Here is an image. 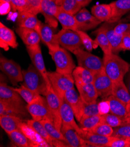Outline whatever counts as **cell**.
I'll use <instances>...</instances> for the list:
<instances>
[{
  "label": "cell",
  "mask_w": 130,
  "mask_h": 147,
  "mask_svg": "<svg viewBox=\"0 0 130 147\" xmlns=\"http://www.w3.org/2000/svg\"><path fill=\"white\" fill-rule=\"evenodd\" d=\"M0 47L5 51H8L9 47L16 49L18 47L15 33L2 22H0Z\"/></svg>",
  "instance_id": "19"
},
{
  "label": "cell",
  "mask_w": 130,
  "mask_h": 147,
  "mask_svg": "<svg viewBox=\"0 0 130 147\" xmlns=\"http://www.w3.org/2000/svg\"><path fill=\"white\" fill-rule=\"evenodd\" d=\"M97 115H100L99 109V103L96 102L92 104H85L82 119L83 118V117L94 116Z\"/></svg>",
  "instance_id": "46"
},
{
  "label": "cell",
  "mask_w": 130,
  "mask_h": 147,
  "mask_svg": "<svg viewBox=\"0 0 130 147\" xmlns=\"http://www.w3.org/2000/svg\"><path fill=\"white\" fill-rule=\"evenodd\" d=\"M113 81L103 69L95 75L93 84L99 97L106 100L112 94Z\"/></svg>",
  "instance_id": "10"
},
{
  "label": "cell",
  "mask_w": 130,
  "mask_h": 147,
  "mask_svg": "<svg viewBox=\"0 0 130 147\" xmlns=\"http://www.w3.org/2000/svg\"><path fill=\"white\" fill-rule=\"evenodd\" d=\"M95 32L97 33L95 40L103 51L104 54L110 55L112 53L111 47L103 26L100 27Z\"/></svg>",
  "instance_id": "36"
},
{
  "label": "cell",
  "mask_w": 130,
  "mask_h": 147,
  "mask_svg": "<svg viewBox=\"0 0 130 147\" xmlns=\"http://www.w3.org/2000/svg\"><path fill=\"white\" fill-rule=\"evenodd\" d=\"M16 32L26 47L39 45L41 40L39 34L35 29L18 26L16 29Z\"/></svg>",
  "instance_id": "25"
},
{
  "label": "cell",
  "mask_w": 130,
  "mask_h": 147,
  "mask_svg": "<svg viewBox=\"0 0 130 147\" xmlns=\"http://www.w3.org/2000/svg\"><path fill=\"white\" fill-rule=\"evenodd\" d=\"M79 94L85 104H92L97 102L99 97L93 83L76 86Z\"/></svg>",
  "instance_id": "29"
},
{
  "label": "cell",
  "mask_w": 130,
  "mask_h": 147,
  "mask_svg": "<svg viewBox=\"0 0 130 147\" xmlns=\"http://www.w3.org/2000/svg\"><path fill=\"white\" fill-rule=\"evenodd\" d=\"M48 77L53 89L60 99L64 98V93L67 90L74 88L75 83L73 74H61L56 71H48Z\"/></svg>",
  "instance_id": "4"
},
{
  "label": "cell",
  "mask_w": 130,
  "mask_h": 147,
  "mask_svg": "<svg viewBox=\"0 0 130 147\" xmlns=\"http://www.w3.org/2000/svg\"><path fill=\"white\" fill-rule=\"evenodd\" d=\"M26 49L29 55L33 65L41 73L42 76L44 77L47 82V84H50L48 77V71L46 68L41 49L39 44L32 47H26Z\"/></svg>",
  "instance_id": "12"
},
{
  "label": "cell",
  "mask_w": 130,
  "mask_h": 147,
  "mask_svg": "<svg viewBox=\"0 0 130 147\" xmlns=\"http://www.w3.org/2000/svg\"><path fill=\"white\" fill-rule=\"evenodd\" d=\"M79 134L87 143L88 146L108 147L110 142L115 138L112 136L106 137L100 136L82 129H81Z\"/></svg>",
  "instance_id": "15"
},
{
  "label": "cell",
  "mask_w": 130,
  "mask_h": 147,
  "mask_svg": "<svg viewBox=\"0 0 130 147\" xmlns=\"http://www.w3.org/2000/svg\"><path fill=\"white\" fill-rule=\"evenodd\" d=\"M20 129L30 141L33 142L35 147L50 146L49 144L33 128L29 125L26 121H23L21 124Z\"/></svg>",
  "instance_id": "23"
},
{
  "label": "cell",
  "mask_w": 130,
  "mask_h": 147,
  "mask_svg": "<svg viewBox=\"0 0 130 147\" xmlns=\"http://www.w3.org/2000/svg\"><path fill=\"white\" fill-rule=\"evenodd\" d=\"M103 70L113 82L123 81L126 73L129 71L130 65L117 54H104Z\"/></svg>",
  "instance_id": "1"
},
{
  "label": "cell",
  "mask_w": 130,
  "mask_h": 147,
  "mask_svg": "<svg viewBox=\"0 0 130 147\" xmlns=\"http://www.w3.org/2000/svg\"><path fill=\"white\" fill-rule=\"evenodd\" d=\"M0 100L12 104L25 105L23 99L14 88L5 83L0 84Z\"/></svg>",
  "instance_id": "20"
},
{
  "label": "cell",
  "mask_w": 130,
  "mask_h": 147,
  "mask_svg": "<svg viewBox=\"0 0 130 147\" xmlns=\"http://www.w3.org/2000/svg\"><path fill=\"white\" fill-rule=\"evenodd\" d=\"M73 76L76 86L93 83L94 81L95 75L89 70L79 66L74 70Z\"/></svg>",
  "instance_id": "31"
},
{
  "label": "cell",
  "mask_w": 130,
  "mask_h": 147,
  "mask_svg": "<svg viewBox=\"0 0 130 147\" xmlns=\"http://www.w3.org/2000/svg\"><path fill=\"white\" fill-rule=\"evenodd\" d=\"M24 120L19 117L12 115H0V125L7 134L21 129L20 125Z\"/></svg>",
  "instance_id": "32"
},
{
  "label": "cell",
  "mask_w": 130,
  "mask_h": 147,
  "mask_svg": "<svg viewBox=\"0 0 130 147\" xmlns=\"http://www.w3.org/2000/svg\"><path fill=\"white\" fill-rule=\"evenodd\" d=\"M4 1H7V2L10 3V0H4Z\"/></svg>",
  "instance_id": "56"
},
{
  "label": "cell",
  "mask_w": 130,
  "mask_h": 147,
  "mask_svg": "<svg viewBox=\"0 0 130 147\" xmlns=\"http://www.w3.org/2000/svg\"><path fill=\"white\" fill-rule=\"evenodd\" d=\"M28 113L25 105L12 104L0 100V115L16 116L23 119Z\"/></svg>",
  "instance_id": "16"
},
{
  "label": "cell",
  "mask_w": 130,
  "mask_h": 147,
  "mask_svg": "<svg viewBox=\"0 0 130 147\" xmlns=\"http://www.w3.org/2000/svg\"><path fill=\"white\" fill-rule=\"evenodd\" d=\"M12 143L20 147H35V145L30 141L21 129L13 131L7 134Z\"/></svg>",
  "instance_id": "35"
},
{
  "label": "cell",
  "mask_w": 130,
  "mask_h": 147,
  "mask_svg": "<svg viewBox=\"0 0 130 147\" xmlns=\"http://www.w3.org/2000/svg\"><path fill=\"white\" fill-rule=\"evenodd\" d=\"M73 53L76 56L78 66L89 70L93 75L103 69V59L90 52L79 48L74 51Z\"/></svg>",
  "instance_id": "5"
},
{
  "label": "cell",
  "mask_w": 130,
  "mask_h": 147,
  "mask_svg": "<svg viewBox=\"0 0 130 147\" xmlns=\"http://www.w3.org/2000/svg\"><path fill=\"white\" fill-rule=\"evenodd\" d=\"M55 37L59 45L71 52L82 48L83 45L78 32L71 29H62L55 34Z\"/></svg>",
  "instance_id": "7"
},
{
  "label": "cell",
  "mask_w": 130,
  "mask_h": 147,
  "mask_svg": "<svg viewBox=\"0 0 130 147\" xmlns=\"http://www.w3.org/2000/svg\"><path fill=\"white\" fill-rule=\"evenodd\" d=\"M11 5L10 3L4 1V0H0V8H1L0 13L1 16L8 14L11 10Z\"/></svg>",
  "instance_id": "51"
},
{
  "label": "cell",
  "mask_w": 130,
  "mask_h": 147,
  "mask_svg": "<svg viewBox=\"0 0 130 147\" xmlns=\"http://www.w3.org/2000/svg\"><path fill=\"white\" fill-rule=\"evenodd\" d=\"M77 1L82 7H84L89 5L92 0H77Z\"/></svg>",
  "instance_id": "53"
},
{
  "label": "cell",
  "mask_w": 130,
  "mask_h": 147,
  "mask_svg": "<svg viewBox=\"0 0 130 147\" xmlns=\"http://www.w3.org/2000/svg\"><path fill=\"white\" fill-rule=\"evenodd\" d=\"M53 1H56V0H53Z\"/></svg>",
  "instance_id": "58"
},
{
  "label": "cell",
  "mask_w": 130,
  "mask_h": 147,
  "mask_svg": "<svg viewBox=\"0 0 130 147\" xmlns=\"http://www.w3.org/2000/svg\"><path fill=\"white\" fill-rule=\"evenodd\" d=\"M126 106H127V110L128 113L129 115L130 116V102H128V103L126 105Z\"/></svg>",
  "instance_id": "54"
},
{
  "label": "cell",
  "mask_w": 130,
  "mask_h": 147,
  "mask_svg": "<svg viewBox=\"0 0 130 147\" xmlns=\"http://www.w3.org/2000/svg\"><path fill=\"white\" fill-rule=\"evenodd\" d=\"M130 47V32L123 36L121 49V51L128 50Z\"/></svg>",
  "instance_id": "52"
},
{
  "label": "cell",
  "mask_w": 130,
  "mask_h": 147,
  "mask_svg": "<svg viewBox=\"0 0 130 147\" xmlns=\"http://www.w3.org/2000/svg\"><path fill=\"white\" fill-rule=\"evenodd\" d=\"M108 147H130V139L115 137L110 142Z\"/></svg>",
  "instance_id": "47"
},
{
  "label": "cell",
  "mask_w": 130,
  "mask_h": 147,
  "mask_svg": "<svg viewBox=\"0 0 130 147\" xmlns=\"http://www.w3.org/2000/svg\"><path fill=\"white\" fill-rule=\"evenodd\" d=\"M26 108L32 119L37 121L49 120L53 122V117L49 107L46 97L40 95L32 102L26 105Z\"/></svg>",
  "instance_id": "6"
},
{
  "label": "cell",
  "mask_w": 130,
  "mask_h": 147,
  "mask_svg": "<svg viewBox=\"0 0 130 147\" xmlns=\"http://www.w3.org/2000/svg\"><path fill=\"white\" fill-rule=\"evenodd\" d=\"M75 17L78 24V30L82 31L94 29L102 22L84 8L75 15Z\"/></svg>",
  "instance_id": "11"
},
{
  "label": "cell",
  "mask_w": 130,
  "mask_h": 147,
  "mask_svg": "<svg viewBox=\"0 0 130 147\" xmlns=\"http://www.w3.org/2000/svg\"><path fill=\"white\" fill-rule=\"evenodd\" d=\"M26 121L29 125L33 128L49 144L50 146H55V141L50 136L46 129L41 123V121H37L33 119L28 120Z\"/></svg>",
  "instance_id": "37"
},
{
  "label": "cell",
  "mask_w": 130,
  "mask_h": 147,
  "mask_svg": "<svg viewBox=\"0 0 130 147\" xmlns=\"http://www.w3.org/2000/svg\"><path fill=\"white\" fill-rule=\"evenodd\" d=\"M56 18L61 24L63 29H71L74 31L78 30V24L75 16L65 11L60 6L58 8Z\"/></svg>",
  "instance_id": "26"
},
{
  "label": "cell",
  "mask_w": 130,
  "mask_h": 147,
  "mask_svg": "<svg viewBox=\"0 0 130 147\" xmlns=\"http://www.w3.org/2000/svg\"><path fill=\"white\" fill-rule=\"evenodd\" d=\"M112 8V17L109 22H117L130 11V0H117L110 4Z\"/></svg>",
  "instance_id": "28"
},
{
  "label": "cell",
  "mask_w": 130,
  "mask_h": 147,
  "mask_svg": "<svg viewBox=\"0 0 130 147\" xmlns=\"http://www.w3.org/2000/svg\"><path fill=\"white\" fill-rule=\"evenodd\" d=\"M15 90L21 96L27 104L32 102L40 94L29 89L25 85L22 84L19 88H15Z\"/></svg>",
  "instance_id": "40"
},
{
  "label": "cell",
  "mask_w": 130,
  "mask_h": 147,
  "mask_svg": "<svg viewBox=\"0 0 130 147\" xmlns=\"http://www.w3.org/2000/svg\"><path fill=\"white\" fill-rule=\"evenodd\" d=\"M63 98L73 110L75 119L79 122L83 115L85 103L79 94L77 93L75 88L67 90L64 93Z\"/></svg>",
  "instance_id": "13"
},
{
  "label": "cell",
  "mask_w": 130,
  "mask_h": 147,
  "mask_svg": "<svg viewBox=\"0 0 130 147\" xmlns=\"http://www.w3.org/2000/svg\"><path fill=\"white\" fill-rule=\"evenodd\" d=\"M77 32L79 34L82 45L84 48L88 52H92L93 49H96L99 46L95 40H93L85 31L77 30Z\"/></svg>",
  "instance_id": "41"
},
{
  "label": "cell",
  "mask_w": 130,
  "mask_h": 147,
  "mask_svg": "<svg viewBox=\"0 0 130 147\" xmlns=\"http://www.w3.org/2000/svg\"><path fill=\"white\" fill-rule=\"evenodd\" d=\"M102 123L109 125L113 128L126 124L119 117L110 113L102 115Z\"/></svg>",
  "instance_id": "42"
},
{
  "label": "cell",
  "mask_w": 130,
  "mask_h": 147,
  "mask_svg": "<svg viewBox=\"0 0 130 147\" xmlns=\"http://www.w3.org/2000/svg\"><path fill=\"white\" fill-rule=\"evenodd\" d=\"M40 121L44 125L50 136L55 141V146H69L62 133L57 129L53 121L47 119Z\"/></svg>",
  "instance_id": "30"
},
{
  "label": "cell",
  "mask_w": 130,
  "mask_h": 147,
  "mask_svg": "<svg viewBox=\"0 0 130 147\" xmlns=\"http://www.w3.org/2000/svg\"><path fill=\"white\" fill-rule=\"evenodd\" d=\"M127 89L128 90V92L130 94V69H129V79L128 80V87H127Z\"/></svg>",
  "instance_id": "55"
},
{
  "label": "cell",
  "mask_w": 130,
  "mask_h": 147,
  "mask_svg": "<svg viewBox=\"0 0 130 147\" xmlns=\"http://www.w3.org/2000/svg\"><path fill=\"white\" fill-rule=\"evenodd\" d=\"M112 137L130 139V123L114 128Z\"/></svg>",
  "instance_id": "44"
},
{
  "label": "cell",
  "mask_w": 130,
  "mask_h": 147,
  "mask_svg": "<svg viewBox=\"0 0 130 147\" xmlns=\"http://www.w3.org/2000/svg\"><path fill=\"white\" fill-rule=\"evenodd\" d=\"M99 109L100 115H104L110 112V106L107 100H105L99 103Z\"/></svg>",
  "instance_id": "50"
},
{
  "label": "cell",
  "mask_w": 130,
  "mask_h": 147,
  "mask_svg": "<svg viewBox=\"0 0 130 147\" xmlns=\"http://www.w3.org/2000/svg\"><path fill=\"white\" fill-rule=\"evenodd\" d=\"M128 50H129V51H130V47H129V49H128Z\"/></svg>",
  "instance_id": "57"
},
{
  "label": "cell",
  "mask_w": 130,
  "mask_h": 147,
  "mask_svg": "<svg viewBox=\"0 0 130 147\" xmlns=\"http://www.w3.org/2000/svg\"><path fill=\"white\" fill-rule=\"evenodd\" d=\"M45 97L53 117L54 124L58 130L61 131L62 126V120L60 114L61 101L59 96L53 89L51 84L47 85V90Z\"/></svg>",
  "instance_id": "9"
},
{
  "label": "cell",
  "mask_w": 130,
  "mask_h": 147,
  "mask_svg": "<svg viewBox=\"0 0 130 147\" xmlns=\"http://www.w3.org/2000/svg\"><path fill=\"white\" fill-rule=\"evenodd\" d=\"M89 131L106 137H111L113 133V128L104 123H100Z\"/></svg>",
  "instance_id": "45"
},
{
  "label": "cell",
  "mask_w": 130,
  "mask_h": 147,
  "mask_svg": "<svg viewBox=\"0 0 130 147\" xmlns=\"http://www.w3.org/2000/svg\"><path fill=\"white\" fill-rule=\"evenodd\" d=\"M55 3L57 5L74 16L82 8L77 0H56Z\"/></svg>",
  "instance_id": "38"
},
{
  "label": "cell",
  "mask_w": 130,
  "mask_h": 147,
  "mask_svg": "<svg viewBox=\"0 0 130 147\" xmlns=\"http://www.w3.org/2000/svg\"><path fill=\"white\" fill-rule=\"evenodd\" d=\"M40 13L45 17V22L53 28L58 26V20L56 18L59 5L53 0H41L40 4Z\"/></svg>",
  "instance_id": "14"
},
{
  "label": "cell",
  "mask_w": 130,
  "mask_h": 147,
  "mask_svg": "<svg viewBox=\"0 0 130 147\" xmlns=\"http://www.w3.org/2000/svg\"><path fill=\"white\" fill-rule=\"evenodd\" d=\"M61 132L65 137L69 146L85 147L88 146L86 141L79 136L78 131L73 127L62 124Z\"/></svg>",
  "instance_id": "17"
},
{
  "label": "cell",
  "mask_w": 130,
  "mask_h": 147,
  "mask_svg": "<svg viewBox=\"0 0 130 147\" xmlns=\"http://www.w3.org/2000/svg\"><path fill=\"white\" fill-rule=\"evenodd\" d=\"M106 100L109 103L110 113L119 117L125 124L130 123V116L128 113L125 104L113 95L110 96Z\"/></svg>",
  "instance_id": "18"
},
{
  "label": "cell",
  "mask_w": 130,
  "mask_h": 147,
  "mask_svg": "<svg viewBox=\"0 0 130 147\" xmlns=\"http://www.w3.org/2000/svg\"><path fill=\"white\" fill-rule=\"evenodd\" d=\"M111 95L126 105L130 102V94L123 81L113 83Z\"/></svg>",
  "instance_id": "34"
},
{
  "label": "cell",
  "mask_w": 130,
  "mask_h": 147,
  "mask_svg": "<svg viewBox=\"0 0 130 147\" xmlns=\"http://www.w3.org/2000/svg\"><path fill=\"white\" fill-rule=\"evenodd\" d=\"M54 29L55 28L46 22H41L39 28L36 31L40 35L41 40L45 44L47 48L60 45L56 39V34L54 32Z\"/></svg>",
  "instance_id": "21"
},
{
  "label": "cell",
  "mask_w": 130,
  "mask_h": 147,
  "mask_svg": "<svg viewBox=\"0 0 130 147\" xmlns=\"http://www.w3.org/2000/svg\"><path fill=\"white\" fill-rule=\"evenodd\" d=\"M79 123V127L81 129L89 131L99 124L102 123V115L83 117Z\"/></svg>",
  "instance_id": "39"
},
{
  "label": "cell",
  "mask_w": 130,
  "mask_h": 147,
  "mask_svg": "<svg viewBox=\"0 0 130 147\" xmlns=\"http://www.w3.org/2000/svg\"><path fill=\"white\" fill-rule=\"evenodd\" d=\"M60 114L62 120V124L70 125L76 129L79 133L81 130L79 125H78L75 120V114L73 110L68 102L64 99H60Z\"/></svg>",
  "instance_id": "22"
},
{
  "label": "cell",
  "mask_w": 130,
  "mask_h": 147,
  "mask_svg": "<svg viewBox=\"0 0 130 147\" xmlns=\"http://www.w3.org/2000/svg\"><path fill=\"white\" fill-rule=\"evenodd\" d=\"M10 4L13 11H17L18 12H29L33 13L27 0H10Z\"/></svg>",
  "instance_id": "43"
},
{
  "label": "cell",
  "mask_w": 130,
  "mask_h": 147,
  "mask_svg": "<svg viewBox=\"0 0 130 147\" xmlns=\"http://www.w3.org/2000/svg\"><path fill=\"white\" fill-rule=\"evenodd\" d=\"M129 69H130V68H129Z\"/></svg>",
  "instance_id": "59"
},
{
  "label": "cell",
  "mask_w": 130,
  "mask_h": 147,
  "mask_svg": "<svg viewBox=\"0 0 130 147\" xmlns=\"http://www.w3.org/2000/svg\"><path fill=\"white\" fill-rule=\"evenodd\" d=\"M114 30L115 32L119 35H124L130 32V23L119 24L115 26Z\"/></svg>",
  "instance_id": "48"
},
{
  "label": "cell",
  "mask_w": 130,
  "mask_h": 147,
  "mask_svg": "<svg viewBox=\"0 0 130 147\" xmlns=\"http://www.w3.org/2000/svg\"><path fill=\"white\" fill-rule=\"evenodd\" d=\"M23 85L31 90L45 96L47 83L41 73L33 65H30L26 70H23Z\"/></svg>",
  "instance_id": "3"
},
{
  "label": "cell",
  "mask_w": 130,
  "mask_h": 147,
  "mask_svg": "<svg viewBox=\"0 0 130 147\" xmlns=\"http://www.w3.org/2000/svg\"><path fill=\"white\" fill-rule=\"evenodd\" d=\"M41 22L39 21L36 15L29 12H18L17 25L19 27L35 29L37 31Z\"/></svg>",
  "instance_id": "27"
},
{
  "label": "cell",
  "mask_w": 130,
  "mask_h": 147,
  "mask_svg": "<svg viewBox=\"0 0 130 147\" xmlns=\"http://www.w3.org/2000/svg\"><path fill=\"white\" fill-rule=\"evenodd\" d=\"M115 22L111 23L106 22L102 26L105 29L106 35L110 42L112 52L115 54H117L121 51V46L123 35H119L115 32L114 28V24Z\"/></svg>",
  "instance_id": "24"
},
{
  "label": "cell",
  "mask_w": 130,
  "mask_h": 147,
  "mask_svg": "<svg viewBox=\"0 0 130 147\" xmlns=\"http://www.w3.org/2000/svg\"><path fill=\"white\" fill-rule=\"evenodd\" d=\"M92 13L101 22H109L112 17V8L109 4H97L91 9Z\"/></svg>",
  "instance_id": "33"
},
{
  "label": "cell",
  "mask_w": 130,
  "mask_h": 147,
  "mask_svg": "<svg viewBox=\"0 0 130 147\" xmlns=\"http://www.w3.org/2000/svg\"><path fill=\"white\" fill-rule=\"evenodd\" d=\"M41 0H27L28 3H29L33 14L37 15L40 13V4Z\"/></svg>",
  "instance_id": "49"
},
{
  "label": "cell",
  "mask_w": 130,
  "mask_h": 147,
  "mask_svg": "<svg viewBox=\"0 0 130 147\" xmlns=\"http://www.w3.org/2000/svg\"><path fill=\"white\" fill-rule=\"evenodd\" d=\"M0 69L7 76L13 85L23 81L22 70L20 65L4 56L0 57Z\"/></svg>",
  "instance_id": "8"
},
{
  "label": "cell",
  "mask_w": 130,
  "mask_h": 147,
  "mask_svg": "<svg viewBox=\"0 0 130 147\" xmlns=\"http://www.w3.org/2000/svg\"><path fill=\"white\" fill-rule=\"evenodd\" d=\"M49 54L54 61L55 71L61 74H73L76 67L71 54L60 45L48 48Z\"/></svg>",
  "instance_id": "2"
}]
</instances>
